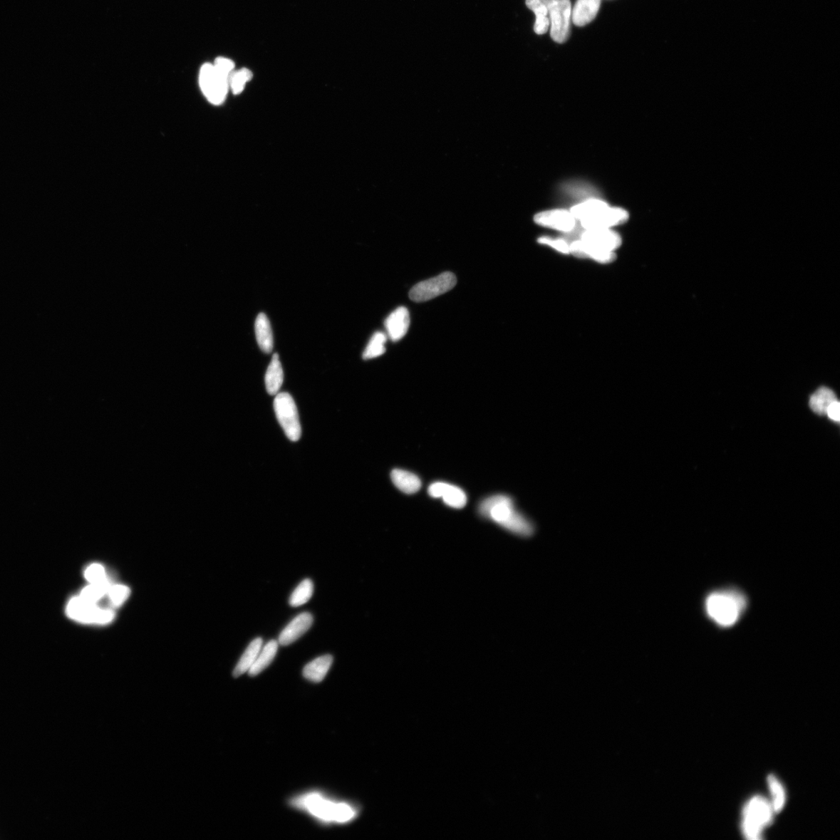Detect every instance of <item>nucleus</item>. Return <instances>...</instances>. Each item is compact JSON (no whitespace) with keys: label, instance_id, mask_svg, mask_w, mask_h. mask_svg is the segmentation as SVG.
<instances>
[{"label":"nucleus","instance_id":"72a5a7b5","mask_svg":"<svg viewBox=\"0 0 840 840\" xmlns=\"http://www.w3.org/2000/svg\"><path fill=\"white\" fill-rule=\"evenodd\" d=\"M214 66L217 71L227 76L229 78H231L235 66L234 63L231 59L223 57L217 58Z\"/></svg>","mask_w":840,"mask_h":840},{"label":"nucleus","instance_id":"b1692460","mask_svg":"<svg viewBox=\"0 0 840 840\" xmlns=\"http://www.w3.org/2000/svg\"><path fill=\"white\" fill-rule=\"evenodd\" d=\"M526 6L536 16V21L534 26V32L537 35H544L548 31L550 25L546 5L541 0H526Z\"/></svg>","mask_w":840,"mask_h":840},{"label":"nucleus","instance_id":"6e6552de","mask_svg":"<svg viewBox=\"0 0 840 840\" xmlns=\"http://www.w3.org/2000/svg\"><path fill=\"white\" fill-rule=\"evenodd\" d=\"M457 284V278L452 273H444L415 285L410 292V299L414 302H425L451 291Z\"/></svg>","mask_w":840,"mask_h":840},{"label":"nucleus","instance_id":"f704fd0d","mask_svg":"<svg viewBox=\"0 0 840 840\" xmlns=\"http://www.w3.org/2000/svg\"><path fill=\"white\" fill-rule=\"evenodd\" d=\"M826 415L831 420L839 422L840 418V405L838 400L831 403L827 409Z\"/></svg>","mask_w":840,"mask_h":840},{"label":"nucleus","instance_id":"6ab92c4d","mask_svg":"<svg viewBox=\"0 0 840 840\" xmlns=\"http://www.w3.org/2000/svg\"><path fill=\"white\" fill-rule=\"evenodd\" d=\"M254 328L261 351L270 353L274 349V335L269 320L264 313H260L258 316Z\"/></svg>","mask_w":840,"mask_h":840},{"label":"nucleus","instance_id":"bb28decb","mask_svg":"<svg viewBox=\"0 0 840 840\" xmlns=\"http://www.w3.org/2000/svg\"><path fill=\"white\" fill-rule=\"evenodd\" d=\"M386 341L387 336L383 333L378 332L373 334L363 353V360H370L383 355L386 352Z\"/></svg>","mask_w":840,"mask_h":840},{"label":"nucleus","instance_id":"4468645a","mask_svg":"<svg viewBox=\"0 0 840 840\" xmlns=\"http://www.w3.org/2000/svg\"><path fill=\"white\" fill-rule=\"evenodd\" d=\"M578 259H586L596 261L601 264H609L616 259V254L613 252L602 251L584 242L580 239L570 243V254Z\"/></svg>","mask_w":840,"mask_h":840},{"label":"nucleus","instance_id":"7c9ffc66","mask_svg":"<svg viewBox=\"0 0 840 840\" xmlns=\"http://www.w3.org/2000/svg\"><path fill=\"white\" fill-rule=\"evenodd\" d=\"M108 593L110 605L113 607H118L128 598L130 590L124 585H113Z\"/></svg>","mask_w":840,"mask_h":840},{"label":"nucleus","instance_id":"9d476101","mask_svg":"<svg viewBox=\"0 0 840 840\" xmlns=\"http://www.w3.org/2000/svg\"><path fill=\"white\" fill-rule=\"evenodd\" d=\"M740 603L733 596L715 593L707 600V612L717 623L725 626H731L736 622L740 615Z\"/></svg>","mask_w":840,"mask_h":840},{"label":"nucleus","instance_id":"f257e3e1","mask_svg":"<svg viewBox=\"0 0 840 840\" xmlns=\"http://www.w3.org/2000/svg\"><path fill=\"white\" fill-rule=\"evenodd\" d=\"M570 211L584 230L612 229L626 223L630 218L629 213L623 208L610 207L606 202L597 198L584 199Z\"/></svg>","mask_w":840,"mask_h":840},{"label":"nucleus","instance_id":"412c9836","mask_svg":"<svg viewBox=\"0 0 840 840\" xmlns=\"http://www.w3.org/2000/svg\"><path fill=\"white\" fill-rule=\"evenodd\" d=\"M391 477L395 486L405 494H413L421 488V480L412 472L402 470H394Z\"/></svg>","mask_w":840,"mask_h":840},{"label":"nucleus","instance_id":"f3484780","mask_svg":"<svg viewBox=\"0 0 840 840\" xmlns=\"http://www.w3.org/2000/svg\"><path fill=\"white\" fill-rule=\"evenodd\" d=\"M601 0H578L574 5L571 19L574 25L584 27L596 18Z\"/></svg>","mask_w":840,"mask_h":840},{"label":"nucleus","instance_id":"ddd939ff","mask_svg":"<svg viewBox=\"0 0 840 840\" xmlns=\"http://www.w3.org/2000/svg\"><path fill=\"white\" fill-rule=\"evenodd\" d=\"M430 497L442 498L449 507L461 509L467 504V496L460 487L442 482L432 483L428 489Z\"/></svg>","mask_w":840,"mask_h":840},{"label":"nucleus","instance_id":"c85d7f7f","mask_svg":"<svg viewBox=\"0 0 840 840\" xmlns=\"http://www.w3.org/2000/svg\"><path fill=\"white\" fill-rule=\"evenodd\" d=\"M252 71L246 68L234 72L231 76L230 81H229V86H230L234 95H239L244 90L246 84L252 79Z\"/></svg>","mask_w":840,"mask_h":840},{"label":"nucleus","instance_id":"473e14b6","mask_svg":"<svg viewBox=\"0 0 840 840\" xmlns=\"http://www.w3.org/2000/svg\"><path fill=\"white\" fill-rule=\"evenodd\" d=\"M85 576L90 584H99L108 580L104 567L99 564L90 566L85 571Z\"/></svg>","mask_w":840,"mask_h":840},{"label":"nucleus","instance_id":"7ed1b4c3","mask_svg":"<svg viewBox=\"0 0 840 840\" xmlns=\"http://www.w3.org/2000/svg\"><path fill=\"white\" fill-rule=\"evenodd\" d=\"M292 804L296 808L307 809L313 816L325 821L346 822L355 816V812L349 805L331 802L318 794L298 797L292 801Z\"/></svg>","mask_w":840,"mask_h":840},{"label":"nucleus","instance_id":"dca6fc26","mask_svg":"<svg viewBox=\"0 0 840 840\" xmlns=\"http://www.w3.org/2000/svg\"><path fill=\"white\" fill-rule=\"evenodd\" d=\"M410 326V312L405 307L395 309L385 321L388 336L393 342L400 341L408 332Z\"/></svg>","mask_w":840,"mask_h":840},{"label":"nucleus","instance_id":"4be33fe9","mask_svg":"<svg viewBox=\"0 0 840 840\" xmlns=\"http://www.w3.org/2000/svg\"><path fill=\"white\" fill-rule=\"evenodd\" d=\"M262 643L263 641L261 638H258L252 641L247 649H246L243 653L239 663H237L235 669L234 670V677H239L245 673L249 671V669L254 665V661H256L259 653L261 650Z\"/></svg>","mask_w":840,"mask_h":840},{"label":"nucleus","instance_id":"20e7f679","mask_svg":"<svg viewBox=\"0 0 840 840\" xmlns=\"http://www.w3.org/2000/svg\"><path fill=\"white\" fill-rule=\"evenodd\" d=\"M773 811L770 804L762 797H754L744 809L743 831L750 839H760L763 826H767L773 819Z\"/></svg>","mask_w":840,"mask_h":840},{"label":"nucleus","instance_id":"39448f33","mask_svg":"<svg viewBox=\"0 0 840 840\" xmlns=\"http://www.w3.org/2000/svg\"><path fill=\"white\" fill-rule=\"evenodd\" d=\"M547 8L551 22V38L562 44L569 37L572 6L571 0H541Z\"/></svg>","mask_w":840,"mask_h":840},{"label":"nucleus","instance_id":"a211bd4d","mask_svg":"<svg viewBox=\"0 0 840 840\" xmlns=\"http://www.w3.org/2000/svg\"><path fill=\"white\" fill-rule=\"evenodd\" d=\"M333 663V657L332 655L321 656L304 667L303 675L311 682L321 683L324 680Z\"/></svg>","mask_w":840,"mask_h":840},{"label":"nucleus","instance_id":"1a4fd4ad","mask_svg":"<svg viewBox=\"0 0 840 840\" xmlns=\"http://www.w3.org/2000/svg\"><path fill=\"white\" fill-rule=\"evenodd\" d=\"M66 612L75 621L87 623H108L115 617L113 611L100 608L81 597L73 598L68 604Z\"/></svg>","mask_w":840,"mask_h":840},{"label":"nucleus","instance_id":"2eb2a0df","mask_svg":"<svg viewBox=\"0 0 840 840\" xmlns=\"http://www.w3.org/2000/svg\"><path fill=\"white\" fill-rule=\"evenodd\" d=\"M313 621V616L309 613H303L296 616L280 633L279 643L282 646H288L294 643L310 629Z\"/></svg>","mask_w":840,"mask_h":840},{"label":"nucleus","instance_id":"9b49d317","mask_svg":"<svg viewBox=\"0 0 840 840\" xmlns=\"http://www.w3.org/2000/svg\"><path fill=\"white\" fill-rule=\"evenodd\" d=\"M538 225L553 229L564 234H572L576 229V219L570 210L553 209L540 212L534 217Z\"/></svg>","mask_w":840,"mask_h":840},{"label":"nucleus","instance_id":"c756f323","mask_svg":"<svg viewBox=\"0 0 840 840\" xmlns=\"http://www.w3.org/2000/svg\"><path fill=\"white\" fill-rule=\"evenodd\" d=\"M768 782L774 797V811L779 812L782 809L785 802L784 788L773 775L769 777Z\"/></svg>","mask_w":840,"mask_h":840},{"label":"nucleus","instance_id":"423d86ee","mask_svg":"<svg viewBox=\"0 0 840 840\" xmlns=\"http://www.w3.org/2000/svg\"><path fill=\"white\" fill-rule=\"evenodd\" d=\"M229 81L230 78L217 71L214 64L206 63L201 67L200 88L211 104L219 105L224 103L230 89Z\"/></svg>","mask_w":840,"mask_h":840},{"label":"nucleus","instance_id":"aec40b11","mask_svg":"<svg viewBox=\"0 0 840 840\" xmlns=\"http://www.w3.org/2000/svg\"><path fill=\"white\" fill-rule=\"evenodd\" d=\"M267 392L271 395H277L284 383V370L279 355L274 354L269 365L265 378Z\"/></svg>","mask_w":840,"mask_h":840},{"label":"nucleus","instance_id":"f03ea898","mask_svg":"<svg viewBox=\"0 0 840 840\" xmlns=\"http://www.w3.org/2000/svg\"><path fill=\"white\" fill-rule=\"evenodd\" d=\"M479 512L517 536H530L533 534V524L516 510L512 499L507 496L495 495L483 500Z\"/></svg>","mask_w":840,"mask_h":840},{"label":"nucleus","instance_id":"393cba45","mask_svg":"<svg viewBox=\"0 0 840 840\" xmlns=\"http://www.w3.org/2000/svg\"><path fill=\"white\" fill-rule=\"evenodd\" d=\"M836 400L837 398L831 390L822 387L812 395L809 405L814 413L826 415L828 407Z\"/></svg>","mask_w":840,"mask_h":840},{"label":"nucleus","instance_id":"f8f14e48","mask_svg":"<svg viewBox=\"0 0 840 840\" xmlns=\"http://www.w3.org/2000/svg\"><path fill=\"white\" fill-rule=\"evenodd\" d=\"M580 239L593 248L613 252H616L623 244L621 236L612 229L584 230Z\"/></svg>","mask_w":840,"mask_h":840},{"label":"nucleus","instance_id":"a878e982","mask_svg":"<svg viewBox=\"0 0 840 840\" xmlns=\"http://www.w3.org/2000/svg\"><path fill=\"white\" fill-rule=\"evenodd\" d=\"M313 592V584L310 579L304 580L293 591L289 603L292 607H299L306 604L311 598Z\"/></svg>","mask_w":840,"mask_h":840},{"label":"nucleus","instance_id":"2f4dec72","mask_svg":"<svg viewBox=\"0 0 840 840\" xmlns=\"http://www.w3.org/2000/svg\"><path fill=\"white\" fill-rule=\"evenodd\" d=\"M538 243L542 245L548 246L559 253L563 254H570V243L566 239H551L550 237L542 236L538 239Z\"/></svg>","mask_w":840,"mask_h":840},{"label":"nucleus","instance_id":"5701e85b","mask_svg":"<svg viewBox=\"0 0 840 840\" xmlns=\"http://www.w3.org/2000/svg\"><path fill=\"white\" fill-rule=\"evenodd\" d=\"M278 644L277 641L271 640L261 650L256 661L249 669L250 676L259 675L273 663L278 650Z\"/></svg>","mask_w":840,"mask_h":840},{"label":"nucleus","instance_id":"0eeeda50","mask_svg":"<svg viewBox=\"0 0 840 840\" xmlns=\"http://www.w3.org/2000/svg\"><path fill=\"white\" fill-rule=\"evenodd\" d=\"M274 410L286 437L294 442L299 440L301 436V423L298 409L291 395L286 393L277 394L274 400Z\"/></svg>","mask_w":840,"mask_h":840},{"label":"nucleus","instance_id":"cd10ccee","mask_svg":"<svg viewBox=\"0 0 840 840\" xmlns=\"http://www.w3.org/2000/svg\"><path fill=\"white\" fill-rule=\"evenodd\" d=\"M112 586V583L108 580L99 584H91L90 586L82 591L81 597L95 604V602L106 595Z\"/></svg>","mask_w":840,"mask_h":840}]
</instances>
